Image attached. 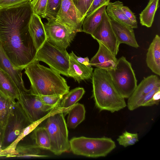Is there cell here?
Listing matches in <instances>:
<instances>
[{"label":"cell","mask_w":160,"mask_h":160,"mask_svg":"<svg viewBox=\"0 0 160 160\" xmlns=\"http://www.w3.org/2000/svg\"><path fill=\"white\" fill-rule=\"evenodd\" d=\"M39 96L41 101L44 104L55 108H59V105L64 96L56 94Z\"/></svg>","instance_id":"cell-33"},{"label":"cell","mask_w":160,"mask_h":160,"mask_svg":"<svg viewBox=\"0 0 160 160\" xmlns=\"http://www.w3.org/2000/svg\"><path fill=\"white\" fill-rule=\"evenodd\" d=\"M85 113L83 104L76 103L72 106L67 113L68 114L66 123L67 127L75 128L85 119Z\"/></svg>","instance_id":"cell-23"},{"label":"cell","mask_w":160,"mask_h":160,"mask_svg":"<svg viewBox=\"0 0 160 160\" xmlns=\"http://www.w3.org/2000/svg\"><path fill=\"white\" fill-rule=\"evenodd\" d=\"M93 68L88 67L76 61L70 56L68 77L73 78L78 83L82 80L91 78L93 73Z\"/></svg>","instance_id":"cell-19"},{"label":"cell","mask_w":160,"mask_h":160,"mask_svg":"<svg viewBox=\"0 0 160 160\" xmlns=\"http://www.w3.org/2000/svg\"><path fill=\"white\" fill-rule=\"evenodd\" d=\"M98 50L91 59L89 63L91 66L107 71L113 68L118 59L107 48L100 42Z\"/></svg>","instance_id":"cell-15"},{"label":"cell","mask_w":160,"mask_h":160,"mask_svg":"<svg viewBox=\"0 0 160 160\" xmlns=\"http://www.w3.org/2000/svg\"><path fill=\"white\" fill-rule=\"evenodd\" d=\"M62 0H48L46 12L43 18L48 20L55 19Z\"/></svg>","instance_id":"cell-30"},{"label":"cell","mask_w":160,"mask_h":160,"mask_svg":"<svg viewBox=\"0 0 160 160\" xmlns=\"http://www.w3.org/2000/svg\"><path fill=\"white\" fill-rule=\"evenodd\" d=\"M32 0H0V8H9L16 6L27 2H30Z\"/></svg>","instance_id":"cell-35"},{"label":"cell","mask_w":160,"mask_h":160,"mask_svg":"<svg viewBox=\"0 0 160 160\" xmlns=\"http://www.w3.org/2000/svg\"><path fill=\"white\" fill-rule=\"evenodd\" d=\"M31 123L18 102H16L4 127L2 150L9 146L24 129Z\"/></svg>","instance_id":"cell-9"},{"label":"cell","mask_w":160,"mask_h":160,"mask_svg":"<svg viewBox=\"0 0 160 160\" xmlns=\"http://www.w3.org/2000/svg\"><path fill=\"white\" fill-rule=\"evenodd\" d=\"M44 26L47 40L52 45L64 50L70 45L77 33L57 22L55 19L48 20Z\"/></svg>","instance_id":"cell-10"},{"label":"cell","mask_w":160,"mask_h":160,"mask_svg":"<svg viewBox=\"0 0 160 160\" xmlns=\"http://www.w3.org/2000/svg\"><path fill=\"white\" fill-rule=\"evenodd\" d=\"M160 86V80L157 75H152L144 78L137 85L134 92L128 98V108L132 111L141 107L143 98L155 88Z\"/></svg>","instance_id":"cell-13"},{"label":"cell","mask_w":160,"mask_h":160,"mask_svg":"<svg viewBox=\"0 0 160 160\" xmlns=\"http://www.w3.org/2000/svg\"><path fill=\"white\" fill-rule=\"evenodd\" d=\"M92 98L100 111H118L127 106L124 98L114 84L108 71L96 68L92 77Z\"/></svg>","instance_id":"cell-3"},{"label":"cell","mask_w":160,"mask_h":160,"mask_svg":"<svg viewBox=\"0 0 160 160\" xmlns=\"http://www.w3.org/2000/svg\"><path fill=\"white\" fill-rule=\"evenodd\" d=\"M110 19L113 31L120 44L125 43L136 48L139 47L133 28L112 19Z\"/></svg>","instance_id":"cell-16"},{"label":"cell","mask_w":160,"mask_h":160,"mask_svg":"<svg viewBox=\"0 0 160 160\" xmlns=\"http://www.w3.org/2000/svg\"><path fill=\"white\" fill-rule=\"evenodd\" d=\"M42 121L41 120L34 122L25 128L9 146L0 152V157H14L15 154V149L18 143L22 138L32 132Z\"/></svg>","instance_id":"cell-25"},{"label":"cell","mask_w":160,"mask_h":160,"mask_svg":"<svg viewBox=\"0 0 160 160\" xmlns=\"http://www.w3.org/2000/svg\"><path fill=\"white\" fill-rule=\"evenodd\" d=\"M28 28L34 45L38 51L47 39L44 24L40 16L33 13L29 22Z\"/></svg>","instance_id":"cell-17"},{"label":"cell","mask_w":160,"mask_h":160,"mask_svg":"<svg viewBox=\"0 0 160 160\" xmlns=\"http://www.w3.org/2000/svg\"><path fill=\"white\" fill-rule=\"evenodd\" d=\"M123 5L122 2L119 1L114 2H110L107 5L106 11L111 19L126 25L133 28H138L126 16L122 11V8Z\"/></svg>","instance_id":"cell-20"},{"label":"cell","mask_w":160,"mask_h":160,"mask_svg":"<svg viewBox=\"0 0 160 160\" xmlns=\"http://www.w3.org/2000/svg\"><path fill=\"white\" fill-rule=\"evenodd\" d=\"M39 62L35 59L24 68L31 83L30 92L38 95L67 93L70 87L60 74L41 65Z\"/></svg>","instance_id":"cell-2"},{"label":"cell","mask_w":160,"mask_h":160,"mask_svg":"<svg viewBox=\"0 0 160 160\" xmlns=\"http://www.w3.org/2000/svg\"><path fill=\"white\" fill-rule=\"evenodd\" d=\"M117 141L119 145L124 147L132 145L138 141V134L126 131L119 136Z\"/></svg>","instance_id":"cell-31"},{"label":"cell","mask_w":160,"mask_h":160,"mask_svg":"<svg viewBox=\"0 0 160 160\" xmlns=\"http://www.w3.org/2000/svg\"><path fill=\"white\" fill-rule=\"evenodd\" d=\"M93 0H75L73 2L83 20Z\"/></svg>","instance_id":"cell-34"},{"label":"cell","mask_w":160,"mask_h":160,"mask_svg":"<svg viewBox=\"0 0 160 160\" xmlns=\"http://www.w3.org/2000/svg\"><path fill=\"white\" fill-rule=\"evenodd\" d=\"M117 90L124 98H128L137 85V80L131 64L122 56L115 67L107 71Z\"/></svg>","instance_id":"cell-6"},{"label":"cell","mask_w":160,"mask_h":160,"mask_svg":"<svg viewBox=\"0 0 160 160\" xmlns=\"http://www.w3.org/2000/svg\"><path fill=\"white\" fill-rule=\"evenodd\" d=\"M44 127L50 140L49 150L57 155L70 151L68 127L64 115L60 108L48 116Z\"/></svg>","instance_id":"cell-4"},{"label":"cell","mask_w":160,"mask_h":160,"mask_svg":"<svg viewBox=\"0 0 160 160\" xmlns=\"http://www.w3.org/2000/svg\"><path fill=\"white\" fill-rule=\"evenodd\" d=\"M9 98L0 91V125L5 127L14 104Z\"/></svg>","instance_id":"cell-28"},{"label":"cell","mask_w":160,"mask_h":160,"mask_svg":"<svg viewBox=\"0 0 160 160\" xmlns=\"http://www.w3.org/2000/svg\"><path fill=\"white\" fill-rule=\"evenodd\" d=\"M41 149L36 144L18 143L16 147L15 154L14 157L44 158L48 157L42 154Z\"/></svg>","instance_id":"cell-26"},{"label":"cell","mask_w":160,"mask_h":160,"mask_svg":"<svg viewBox=\"0 0 160 160\" xmlns=\"http://www.w3.org/2000/svg\"><path fill=\"white\" fill-rule=\"evenodd\" d=\"M69 56H71L78 62L88 67H92L89 63V58L88 57L83 58L77 56L73 52H72L69 54Z\"/></svg>","instance_id":"cell-39"},{"label":"cell","mask_w":160,"mask_h":160,"mask_svg":"<svg viewBox=\"0 0 160 160\" xmlns=\"http://www.w3.org/2000/svg\"><path fill=\"white\" fill-rule=\"evenodd\" d=\"M85 92L82 88H75L64 95L60 102L59 107L64 114H67L71 107L76 104L82 97Z\"/></svg>","instance_id":"cell-24"},{"label":"cell","mask_w":160,"mask_h":160,"mask_svg":"<svg viewBox=\"0 0 160 160\" xmlns=\"http://www.w3.org/2000/svg\"><path fill=\"white\" fill-rule=\"evenodd\" d=\"M4 127L0 125V152L2 150V144L3 138V135Z\"/></svg>","instance_id":"cell-41"},{"label":"cell","mask_w":160,"mask_h":160,"mask_svg":"<svg viewBox=\"0 0 160 160\" xmlns=\"http://www.w3.org/2000/svg\"><path fill=\"white\" fill-rule=\"evenodd\" d=\"M146 62L153 72L160 75V37L158 34L156 35L148 49Z\"/></svg>","instance_id":"cell-18"},{"label":"cell","mask_w":160,"mask_h":160,"mask_svg":"<svg viewBox=\"0 0 160 160\" xmlns=\"http://www.w3.org/2000/svg\"><path fill=\"white\" fill-rule=\"evenodd\" d=\"M56 21L75 33L82 31L83 20L72 0H62Z\"/></svg>","instance_id":"cell-11"},{"label":"cell","mask_w":160,"mask_h":160,"mask_svg":"<svg viewBox=\"0 0 160 160\" xmlns=\"http://www.w3.org/2000/svg\"><path fill=\"white\" fill-rule=\"evenodd\" d=\"M122 9L126 16L135 25H138L136 17L134 13L131 11L129 8L128 7L123 6Z\"/></svg>","instance_id":"cell-38"},{"label":"cell","mask_w":160,"mask_h":160,"mask_svg":"<svg viewBox=\"0 0 160 160\" xmlns=\"http://www.w3.org/2000/svg\"><path fill=\"white\" fill-rule=\"evenodd\" d=\"M0 68L11 77L17 86L20 93L29 90L25 87L22 78V69L15 67L6 55L0 41Z\"/></svg>","instance_id":"cell-14"},{"label":"cell","mask_w":160,"mask_h":160,"mask_svg":"<svg viewBox=\"0 0 160 160\" xmlns=\"http://www.w3.org/2000/svg\"><path fill=\"white\" fill-rule=\"evenodd\" d=\"M110 0H93L91 6L86 12L85 17L101 6L104 4H108Z\"/></svg>","instance_id":"cell-36"},{"label":"cell","mask_w":160,"mask_h":160,"mask_svg":"<svg viewBox=\"0 0 160 160\" xmlns=\"http://www.w3.org/2000/svg\"><path fill=\"white\" fill-rule=\"evenodd\" d=\"M48 0H32L31 5L33 13L43 18L45 15Z\"/></svg>","instance_id":"cell-32"},{"label":"cell","mask_w":160,"mask_h":160,"mask_svg":"<svg viewBox=\"0 0 160 160\" xmlns=\"http://www.w3.org/2000/svg\"><path fill=\"white\" fill-rule=\"evenodd\" d=\"M160 90V86L157 87L148 93L142 100L141 103V106H146V104L152 98L153 94L157 91Z\"/></svg>","instance_id":"cell-37"},{"label":"cell","mask_w":160,"mask_h":160,"mask_svg":"<svg viewBox=\"0 0 160 160\" xmlns=\"http://www.w3.org/2000/svg\"><path fill=\"white\" fill-rule=\"evenodd\" d=\"M18 100L31 123L43 121L59 108L44 104L39 95L32 93L30 89L27 92H21Z\"/></svg>","instance_id":"cell-8"},{"label":"cell","mask_w":160,"mask_h":160,"mask_svg":"<svg viewBox=\"0 0 160 160\" xmlns=\"http://www.w3.org/2000/svg\"><path fill=\"white\" fill-rule=\"evenodd\" d=\"M160 99V90L156 92L153 95L151 100L146 105V106H149L159 104Z\"/></svg>","instance_id":"cell-40"},{"label":"cell","mask_w":160,"mask_h":160,"mask_svg":"<svg viewBox=\"0 0 160 160\" xmlns=\"http://www.w3.org/2000/svg\"><path fill=\"white\" fill-rule=\"evenodd\" d=\"M107 5L101 6L84 18L82 31L91 35L92 33L101 22Z\"/></svg>","instance_id":"cell-22"},{"label":"cell","mask_w":160,"mask_h":160,"mask_svg":"<svg viewBox=\"0 0 160 160\" xmlns=\"http://www.w3.org/2000/svg\"><path fill=\"white\" fill-rule=\"evenodd\" d=\"M36 59L45 62L50 68L68 77L70 56L66 50L55 46L46 40L37 51Z\"/></svg>","instance_id":"cell-7"},{"label":"cell","mask_w":160,"mask_h":160,"mask_svg":"<svg viewBox=\"0 0 160 160\" xmlns=\"http://www.w3.org/2000/svg\"><path fill=\"white\" fill-rule=\"evenodd\" d=\"M32 138L35 144L40 148L49 150L50 140L48 133L44 127H38L32 131Z\"/></svg>","instance_id":"cell-29"},{"label":"cell","mask_w":160,"mask_h":160,"mask_svg":"<svg viewBox=\"0 0 160 160\" xmlns=\"http://www.w3.org/2000/svg\"><path fill=\"white\" fill-rule=\"evenodd\" d=\"M73 1H75V0H72Z\"/></svg>","instance_id":"cell-42"},{"label":"cell","mask_w":160,"mask_h":160,"mask_svg":"<svg viewBox=\"0 0 160 160\" xmlns=\"http://www.w3.org/2000/svg\"><path fill=\"white\" fill-rule=\"evenodd\" d=\"M70 150L74 154L96 158L105 157L116 147L115 142L107 137H74L69 141Z\"/></svg>","instance_id":"cell-5"},{"label":"cell","mask_w":160,"mask_h":160,"mask_svg":"<svg viewBox=\"0 0 160 160\" xmlns=\"http://www.w3.org/2000/svg\"><path fill=\"white\" fill-rule=\"evenodd\" d=\"M159 6V0H149L147 6L139 14L140 22L142 25L148 28L151 27Z\"/></svg>","instance_id":"cell-27"},{"label":"cell","mask_w":160,"mask_h":160,"mask_svg":"<svg viewBox=\"0 0 160 160\" xmlns=\"http://www.w3.org/2000/svg\"><path fill=\"white\" fill-rule=\"evenodd\" d=\"M33 13L30 2L0 8L2 47L13 65L22 70L36 59L37 52L29 30Z\"/></svg>","instance_id":"cell-1"},{"label":"cell","mask_w":160,"mask_h":160,"mask_svg":"<svg viewBox=\"0 0 160 160\" xmlns=\"http://www.w3.org/2000/svg\"><path fill=\"white\" fill-rule=\"evenodd\" d=\"M92 37L100 42L116 56L119 51L120 43L112 28L110 19L105 11L102 21L92 33Z\"/></svg>","instance_id":"cell-12"},{"label":"cell","mask_w":160,"mask_h":160,"mask_svg":"<svg viewBox=\"0 0 160 160\" xmlns=\"http://www.w3.org/2000/svg\"><path fill=\"white\" fill-rule=\"evenodd\" d=\"M0 91L14 102L18 99L19 90L11 77L0 68Z\"/></svg>","instance_id":"cell-21"}]
</instances>
